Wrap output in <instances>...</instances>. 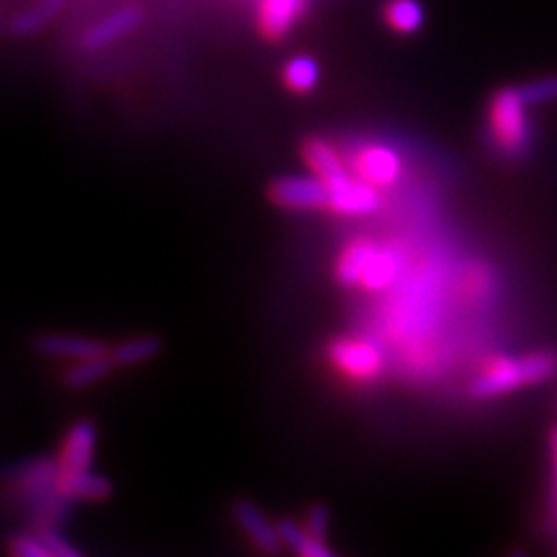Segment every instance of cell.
I'll use <instances>...</instances> for the list:
<instances>
[{
  "label": "cell",
  "mask_w": 557,
  "mask_h": 557,
  "mask_svg": "<svg viewBox=\"0 0 557 557\" xmlns=\"http://www.w3.org/2000/svg\"><path fill=\"white\" fill-rule=\"evenodd\" d=\"M557 372V356L553 351H539L522 358H495L472 381L469 395L476 399H493L513 393L516 388L534 386Z\"/></svg>",
  "instance_id": "obj_1"
},
{
  "label": "cell",
  "mask_w": 557,
  "mask_h": 557,
  "mask_svg": "<svg viewBox=\"0 0 557 557\" xmlns=\"http://www.w3.org/2000/svg\"><path fill=\"white\" fill-rule=\"evenodd\" d=\"M330 362L333 368L351 381L358 383H370L376 381L383 374V368H386V360H383V354L372 342L364 339H337L330 344L327 348Z\"/></svg>",
  "instance_id": "obj_3"
},
{
  "label": "cell",
  "mask_w": 557,
  "mask_h": 557,
  "mask_svg": "<svg viewBox=\"0 0 557 557\" xmlns=\"http://www.w3.org/2000/svg\"><path fill=\"white\" fill-rule=\"evenodd\" d=\"M96 425L91 421H77L67 430L59 453V467L63 472H84L91 469L96 456Z\"/></svg>",
  "instance_id": "obj_9"
},
{
  "label": "cell",
  "mask_w": 557,
  "mask_h": 557,
  "mask_svg": "<svg viewBox=\"0 0 557 557\" xmlns=\"http://www.w3.org/2000/svg\"><path fill=\"white\" fill-rule=\"evenodd\" d=\"M374 249H376V244L364 242V239L348 244V247L342 251V256L337 260V268H335L339 284L360 286V276H362L364 268H368Z\"/></svg>",
  "instance_id": "obj_15"
},
{
  "label": "cell",
  "mask_w": 557,
  "mask_h": 557,
  "mask_svg": "<svg viewBox=\"0 0 557 557\" xmlns=\"http://www.w3.org/2000/svg\"><path fill=\"white\" fill-rule=\"evenodd\" d=\"M10 553L16 557H51L42 536L35 534H14L8 544Z\"/></svg>",
  "instance_id": "obj_23"
},
{
  "label": "cell",
  "mask_w": 557,
  "mask_h": 557,
  "mask_svg": "<svg viewBox=\"0 0 557 557\" xmlns=\"http://www.w3.org/2000/svg\"><path fill=\"white\" fill-rule=\"evenodd\" d=\"M302 159L309 172L317 174V177L327 186V190H335L354 180L351 172H348V168L344 165L342 156L335 151V147L327 145L321 137L307 139L302 145Z\"/></svg>",
  "instance_id": "obj_7"
},
{
  "label": "cell",
  "mask_w": 557,
  "mask_h": 557,
  "mask_svg": "<svg viewBox=\"0 0 557 557\" xmlns=\"http://www.w3.org/2000/svg\"><path fill=\"white\" fill-rule=\"evenodd\" d=\"M63 5H65V0H38V3H33L24 12L16 14L10 28L14 35H22V38H26V35L38 33L54 22L61 14Z\"/></svg>",
  "instance_id": "obj_17"
},
{
  "label": "cell",
  "mask_w": 557,
  "mask_h": 557,
  "mask_svg": "<svg viewBox=\"0 0 557 557\" xmlns=\"http://www.w3.org/2000/svg\"><path fill=\"white\" fill-rule=\"evenodd\" d=\"M35 348L47 358H61V360H86L96 356H108L110 348L96 339L84 337H65V335H45L35 344Z\"/></svg>",
  "instance_id": "obj_12"
},
{
  "label": "cell",
  "mask_w": 557,
  "mask_h": 557,
  "mask_svg": "<svg viewBox=\"0 0 557 557\" xmlns=\"http://www.w3.org/2000/svg\"><path fill=\"white\" fill-rule=\"evenodd\" d=\"M270 198L288 212H317V209L330 207V190L317 174H290V177L274 180Z\"/></svg>",
  "instance_id": "obj_4"
},
{
  "label": "cell",
  "mask_w": 557,
  "mask_h": 557,
  "mask_svg": "<svg viewBox=\"0 0 557 557\" xmlns=\"http://www.w3.org/2000/svg\"><path fill=\"white\" fill-rule=\"evenodd\" d=\"M57 487L65 499L102 502L112 495V485L108 483V479L94 474L91 469H84V472H63L59 467Z\"/></svg>",
  "instance_id": "obj_13"
},
{
  "label": "cell",
  "mask_w": 557,
  "mask_h": 557,
  "mask_svg": "<svg viewBox=\"0 0 557 557\" xmlns=\"http://www.w3.org/2000/svg\"><path fill=\"white\" fill-rule=\"evenodd\" d=\"M319 79H321V65L309 54L293 57L284 65V84H286V89H290L293 94L313 91L319 86Z\"/></svg>",
  "instance_id": "obj_20"
},
{
  "label": "cell",
  "mask_w": 557,
  "mask_h": 557,
  "mask_svg": "<svg viewBox=\"0 0 557 557\" xmlns=\"http://www.w3.org/2000/svg\"><path fill=\"white\" fill-rule=\"evenodd\" d=\"M309 10V0H258L256 22L268 40H282L298 26Z\"/></svg>",
  "instance_id": "obj_6"
},
{
  "label": "cell",
  "mask_w": 557,
  "mask_h": 557,
  "mask_svg": "<svg viewBox=\"0 0 557 557\" xmlns=\"http://www.w3.org/2000/svg\"><path fill=\"white\" fill-rule=\"evenodd\" d=\"M159 354H161V342L156 337H135L110 348V356L119 368H131V364L147 362Z\"/></svg>",
  "instance_id": "obj_21"
},
{
  "label": "cell",
  "mask_w": 557,
  "mask_h": 557,
  "mask_svg": "<svg viewBox=\"0 0 557 557\" xmlns=\"http://www.w3.org/2000/svg\"><path fill=\"white\" fill-rule=\"evenodd\" d=\"M403 270V256L395 249H381L376 247L368 268L360 276V286L368 290H386Z\"/></svg>",
  "instance_id": "obj_14"
},
{
  "label": "cell",
  "mask_w": 557,
  "mask_h": 557,
  "mask_svg": "<svg viewBox=\"0 0 557 557\" xmlns=\"http://www.w3.org/2000/svg\"><path fill=\"white\" fill-rule=\"evenodd\" d=\"M145 22V12L131 5V8H121L112 14L104 16V20L96 22L94 26L86 28L79 38V47L84 51H100L108 49L114 42H119L126 35L135 33Z\"/></svg>",
  "instance_id": "obj_5"
},
{
  "label": "cell",
  "mask_w": 557,
  "mask_h": 557,
  "mask_svg": "<svg viewBox=\"0 0 557 557\" xmlns=\"http://www.w3.org/2000/svg\"><path fill=\"white\" fill-rule=\"evenodd\" d=\"M383 20L393 30L411 35L423 28L425 10L418 0H388L386 8H383Z\"/></svg>",
  "instance_id": "obj_19"
},
{
  "label": "cell",
  "mask_w": 557,
  "mask_h": 557,
  "mask_svg": "<svg viewBox=\"0 0 557 557\" xmlns=\"http://www.w3.org/2000/svg\"><path fill=\"white\" fill-rule=\"evenodd\" d=\"M379 207L376 186L354 177L344 186L330 190V207L339 216H368Z\"/></svg>",
  "instance_id": "obj_11"
},
{
  "label": "cell",
  "mask_w": 557,
  "mask_h": 557,
  "mask_svg": "<svg viewBox=\"0 0 557 557\" xmlns=\"http://www.w3.org/2000/svg\"><path fill=\"white\" fill-rule=\"evenodd\" d=\"M553 456H555V469H557V430L553 432Z\"/></svg>",
  "instance_id": "obj_26"
},
{
  "label": "cell",
  "mask_w": 557,
  "mask_h": 557,
  "mask_svg": "<svg viewBox=\"0 0 557 557\" xmlns=\"http://www.w3.org/2000/svg\"><path fill=\"white\" fill-rule=\"evenodd\" d=\"M276 530H278V536H282L284 546L290 548L293 553H298L300 557H333V550L325 546V542L311 536L305 530V525H298V522H293L290 518L278 520Z\"/></svg>",
  "instance_id": "obj_16"
},
{
  "label": "cell",
  "mask_w": 557,
  "mask_h": 557,
  "mask_svg": "<svg viewBox=\"0 0 557 557\" xmlns=\"http://www.w3.org/2000/svg\"><path fill=\"white\" fill-rule=\"evenodd\" d=\"M518 91L525 100L530 108L534 104H548V102H557V75H548L542 79H532L528 84H520Z\"/></svg>",
  "instance_id": "obj_22"
},
{
  "label": "cell",
  "mask_w": 557,
  "mask_h": 557,
  "mask_svg": "<svg viewBox=\"0 0 557 557\" xmlns=\"http://www.w3.org/2000/svg\"><path fill=\"white\" fill-rule=\"evenodd\" d=\"M530 104L522 100L518 86L513 89H499L491 100V137L497 149L507 156L525 153L532 139V128L528 119Z\"/></svg>",
  "instance_id": "obj_2"
},
{
  "label": "cell",
  "mask_w": 557,
  "mask_h": 557,
  "mask_svg": "<svg viewBox=\"0 0 557 557\" xmlns=\"http://www.w3.org/2000/svg\"><path fill=\"white\" fill-rule=\"evenodd\" d=\"M233 516L237 520V525L244 530V534L249 536V542L256 546V550L265 553V555H276L278 550H282L284 542H282V536H278L276 525H272L268 516L258 507H253L251 502H247V499L235 502Z\"/></svg>",
  "instance_id": "obj_8"
},
{
  "label": "cell",
  "mask_w": 557,
  "mask_h": 557,
  "mask_svg": "<svg viewBox=\"0 0 557 557\" xmlns=\"http://www.w3.org/2000/svg\"><path fill=\"white\" fill-rule=\"evenodd\" d=\"M330 516H327V509L321 507V504H313V507L307 511L305 516V530L311 534L321 539V542H325L327 536V525H330Z\"/></svg>",
  "instance_id": "obj_25"
},
{
  "label": "cell",
  "mask_w": 557,
  "mask_h": 557,
  "mask_svg": "<svg viewBox=\"0 0 557 557\" xmlns=\"http://www.w3.org/2000/svg\"><path fill=\"white\" fill-rule=\"evenodd\" d=\"M114 368L112 356H96V358H86V360H77L67 368V372L63 374V383L65 388L70 391H82L89 388L94 383L102 381L104 376H110Z\"/></svg>",
  "instance_id": "obj_18"
},
{
  "label": "cell",
  "mask_w": 557,
  "mask_h": 557,
  "mask_svg": "<svg viewBox=\"0 0 557 557\" xmlns=\"http://www.w3.org/2000/svg\"><path fill=\"white\" fill-rule=\"evenodd\" d=\"M38 534L42 536V542L47 544L51 557H79V550L73 544H67L65 539L57 532V528L40 525Z\"/></svg>",
  "instance_id": "obj_24"
},
{
  "label": "cell",
  "mask_w": 557,
  "mask_h": 557,
  "mask_svg": "<svg viewBox=\"0 0 557 557\" xmlns=\"http://www.w3.org/2000/svg\"><path fill=\"white\" fill-rule=\"evenodd\" d=\"M354 168L360 180H364L376 188H383V186H391L399 177L403 163H399L397 153L393 149L374 145V147L362 149L356 156Z\"/></svg>",
  "instance_id": "obj_10"
}]
</instances>
